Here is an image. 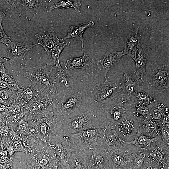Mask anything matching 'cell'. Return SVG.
Returning a JSON list of instances; mask_svg holds the SVG:
<instances>
[{"label": "cell", "mask_w": 169, "mask_h": 169, "mask_svg": "<svg viewBox=\"0 0 169 169\" xmlns=\"http://www.w3.org/2000/svg\"><path fill=\"white\" fill-rule=\"evenodd\" d=\"M49 68L54 79L61 94L68 95L72 93V80L60 64L50 66Z\"/></svg>", "instance_id": "5bb4252c"}, {"label": "cell", "mask_w": 169, "mask_h": 169, "mask_svg": "<svg viewBox=\"0 0 169 169\" xmlns=\"http://www.w3.org/2000/svg\"><path fill=\"white\" fill-rule=\"evenodd\" d=\"M139 26L136 31L128 38L126 41L124 49L123 50L125 55L130 57L134 54L140 43L138 35Z\"/></svg>", "instance_id": "83f0119b"}, {"label": "cell", "mask_w": 169, "mask_h": 169, "mask_svg": "<svg viewBox=\"0 0 169 169\" xmlns=\"http://www.w3.org/2000/svg\"><path fill=\"white\" fill-rule=\"evenodd\" d=\"M8 160L5 156L0 155V162L2 164H6L8 162Z\"/></svg>", "instance_id": "681fc988"}, {"label": "cell", "mask_w": 169, "mask_h": 169, "mask_svg": "<svg viewBox=\"0 0 169 169\" xmlns=\"http://www.w3.org/2000/svg\"><path fill=\"white\" fill-rule=\"evenodd\" d=\"M8 108L9 111L14 115L18 113L21 111L20 107L17 105L12 104Z\"/></svg>", "instance_id": "60d3db41"}, {"label": "cell", "mask_w": 169, "mask_h": 169, "mask_svg": "<svg viewBox=\"0 0 169 169\" xmlns=\"http://www.w3.org/2000/svg\"><path fill=\"white\" fill-rule=\"evenodd\" d=\"M137 101L136 97L128 96L120 90L112 97L101 102L106 116L107 125L115 127L120 121L133 115Z\"/></svg>", "instance_id": "6da1fadb"}, {"label": "cell", "mask_w": 169, "mask_h": 169, "mask_svg": "<svg viewBox=\"0 0 169 169\" xmlns=\"http://www.w3.org/2000/svg\"><path fill=\"white\" fill-rule=\"evenodd\" d=\"M7 153L6 151H4L3 150L0 151V155L1 156H5L7 155Z\"/></svg>", "instance_id": "db71d44e"}, {"label": "cell", "mask_w": 169, "mask_h": 169, "mask_svg": "<svg viewBox=\"0 0 169 169\" xmlns=\"http://www.w3.org/2000/svg\"><path fill=\"white\" fill-rule=\"evenodd\" d=\"M147 54L145 47L140 43L131 57L134 60L136 71L134 75L138 88L141 87L146 71Z\"/></svg>", "instance_id": "4fadbf2b"}, {"label": "cell", "mask_w": 169, "mask_h": 169, "mask_svg": "<svg viewBox=\"0 0 169 169\" xmlns=\"http://www.w3.org/2000/svg\"><path fill=\"white\" fill-rule=\"evenodd\" d=\"M23 94L25 97L28 100H30L33 98V93L29 88H27L24 90Z\"/></svg>", "instance_id": "b9f144b4"}, {"label": "cell", "mask_w": 169, "mask_h": 169, "mask_svg": "<svg viewBox=\"0 0 169 169\" xmlns=\"http://www.w3.org/2000/svg\"><path fill=\"white\" fill-rule=\"evenodd\" d=\"M151 108L146 104L137 101L133 108V115L140 121L149 118Z\"/></svg>", "instance_id": "f1b7e54d"}, {"label": "cell", "mask_w": 169, "mask_h": 169, "mask_svg": "<svg viewBox=\"0 0 169 169\" xmlns=\"http://www.w3.org/2000/svg\"><path fill=\"white\" fill-rule=\"evenodd\" d=\"M27 169H41V167L40 166H34Z\"/></svg>", "instance_id": "11a10c76"}, {"label": "cell", "mask_w": 169, "mask_h": 169, "mask_svg": "<svg viewBox=\"0 0 169 169\" xmlns=\"http://www.w3.org/2000/svg\"><path fill=\"white\" fill-rule=\"evenodd\" d=\"M6 2L10 5L14 7H18L20 4H21V0H8Z\"/></svg>", "instance_id": "ee69618b"}, {"label": "cell", "mask_w": 169, "mask_h": 169, "mask_svg": "<svg viewBox=\"0 0 169 169\" xmlns=\"http://www.w3.org/2000/svg\"><path fill=\"white\" fill-rule=\"evenodd\" d=\"M82 94L79 92L62 95L54 105L53 110L57 115L65 117L77 110L82 102Z\"/></svg>", "instance_id": "5b68a950"}, {"label": "cell", "mask_w": 169, "mask_h": 169, "mask_svg": "<svg viewBox=\"0 0 169 169\" xmlns=\"http://www.w3.org/2000/svg\"><path fill=\"white\" fill-rule=\"evenodd\" d=\"M121 90L119 84L108 80L98 83L93 88L95 103L101 102L114 96Z\"/></svg>", "instance_id": "7c38bea8"}, {"label": "cell", "mask_w": 169, "mask_h": 169, "mask_svg": "<svg viewBox=\"0 0 169 169\" xmlns=\"http://www.w3.org/2000/svg\"><path fill=\"white\" fill-rule=\"evenodd\" d=\"M92 64L89 57L84 51L83 54L81 56L69 59L64 64V67L68 70L87 69L92 66Z\"/></svg>", "instance_id": "603a6c76"}, {"label": "cell", "mask_w": 169, "mask_h": 169, "mask_svg": "<svg viewBox=\"0 0 169 169\" xmlns=\"http://www.w3.org/2000/svg\"><path fill=\"white\" fill-rule=\"evenodd\" d=\"M41 45L47 52L60 42L56 33L53 31L41 32L35 35Z\"/></svg>", "instance_id": "44dd1931"}, {"label": "cell", "mask_w": 169, "mask_h": 169, "mask_svg": "<svg viewBox=\"0 0 169 169\" xmlns=\"http://www.w3.org/2000/svg\"><path fill=\"white\" fill-rule=\"evenodd\" d=\"M109 169H132L131 152L128 148L109 153Z\"/></svg>", "instance_id": "2e32d148"}, {"label": "cell", "mask_w": 169, "mask_h": 169, "mask_svg": "<svg viewBox=\"0 0 169 169\" xmlns=\"http://www.w3.org/2000/svg\"><path fill=\"white\" fill-rule=\"evenodd\" d=\"M136 97L137 101L145 104L151 108L157 102L153 95L141 89H138Z\"/></svg>", "instance_id": "1f68e13d"}, {"label": "cell", "mask_w": 169, "mask_h": 169, "mask_svg": "<svg viewBox=\"0 0 169 169\" xmlns=\"http://www.w3.org/2000/svg\"><path fill=\"white\" fill-rule=\"evenodd\" d=\"M106 137L105 126L92 128L68 136L72 152L84 157L97 146L103 145Z\"/></svg>", "instance_id": "7a4b0ae2"}, {"label": "cell", "mask_w": 169, "mask_h": 169, "mask_svg": "<svg viewBox=\"0 0 169 169\" xmlns=\"http://www.w3.org/2000/svg\"><path fill=\"white\" fill-rule=\"evenodd\" d=\"M119 85L124 94L129 96L136 97L138 86L134 75L125 73Z\"/></svg>", "instance_id": "7402d4cb"}, {"label": "cell", "mask_w": 169, "mask_h": 169, "mask_svg": "<svg viewBox=\"0 0 169 169\" xmlns=\"http://www.w3.org/2000/svg\"><path fill=\"white\" fill-rule=\"evenodd\" d=\"M162 128L161 121L149 118L141 121L138 130L148 137L154 138L159 136Z\"/></svg>", "instance_id": "d6986e66"}, {"label": "cell", "mask_w": 169, "mask_h": 169, "mask_svg": "<svg viewBox=\"0 0 169 169\" xmlns=\"http://www.w3.org/2000/svg\"><path fill=\"white\" fill-rule=\"evenodd\" d=\"M0 78L2 79L8 84H16L17 83L9 71L5 68L4 62L0 66Z\"/></svg>", "instance_id": "836d02e7"}, {"label": "cell", "mask_w": 169, "mask_h": 169, "mask_svg": "<svg viewBox=\"0 0 169 169\" xmlns=\"http://www.w3.org/2000/svg\"><path fill=\"white\" fill-rule=\"evenodd\" d=\"M10 134L11 139L13 141H16L19 140V136L16 132L12 130L10 131Z\"/></svg>", "instance_id": "f6af8a7d"}, {"label": "cell", "mask_w": 169, "mask_h": 169, "mask_svg": "<svg viewBox=\"0 0 169 169\" xmlns=\"http://www.w3.org/2000/svg\"><path fill=\"white\" fill-rule=\"evenodd\" d=\"M36 45L27 42L11 41L7 46L8 55L13 60L24 59L27 53Z\"/></svg>", "instance_id": "ac0fdd59"}, {"label": "cell", "mask_w": 169, "mask_h": 169, "mask_svg": "<svg viewBox=\"0 0 169 169\" xmlns=\"http://www.w3.org/2000/svg\"><path fill=\"white\" fill-rule=\"evenodd\" d=\"M109 153L103 145L95 147L84 157L91 169H109Z\"/></svg>", "instance_id": "30bf717a"}, {"label": "cell", "mask_w": 169, "mask_h": 169, "mask_svg": "<svg viewBox=\"0 0 169 169\" xmlns=\"http://www.w3.org/2000/svg\"><path fill=\"white\" fill-rule=\"evenodd\" d=\"M160 136L154 138L148 137L138 131L134 140L130 142H126L127 145H134L135 146L148 149L160 138Z\"/></svg>", "instance_id": "cb8c5ba5"}, {"label": "cell", "mask_w": 169, "mask_h": 169, "mask_svg": "<svg viewBox=\"0 0 169 169\" xmlns=\"http://www.w3.org/2000/svg\"><path fill=\"white\" fill-rule=\"evenodd\" d=\"M141 121L131 115L120 121L116 126V131L119 136L125 142L133 140L138 130Z\"/></svg>", "instance_id": "8fae6325"}, {"label": "cell", "mask_w": 169, "mask_h": 169, "mask_svg": "<svg viewBox=\"0 0 169 169\" xmlns=\"http://www.w3.org/2000/svg\"><path fill=\"white\" fill-rule=\"evenodd\" d=\"M88 169H91L90 167L88 166Z\"/></svg>", "instance_id": "6f0895ef"}, {"label": "cell", "mask_w": 169, "mask_h": 169, "mask_svg": "<svg viewBox=\"0 0 169 169\" xmlns=\"http://www.w3.org/2000/svg\"><path fill=\"white\" fill-rule=\"evenodd\" d=\"M125 55L123 50L117 51L110 47L102 59L94 61L95 63L100 64L101 65L102 68L100 74L103 76L104 81L107 80V75L109 71L118 63L121 57Z\"/></svg>", "instance_id": "9a60e30c"}, {"label": "cell", "mask_w": 169, "mask_h": 169, "mask_svg": "<svg viewBox=\"0 0 169 169\" xmlns=\"http://www.w3.org/2000/svg\"><path fill=\"white\" fill-rule=\"evenodd\" d=\"M140 169H160L159 166L155 162L146 159L142 166Z\"/></svg>", "instance_id": "e575fe53"}, {"label": "cell", "mask_w": 169, "mask_h": 169, "mask_svg": "<svg viewBox=\"0 0 169 169\" xmlns=\"http://www.w3.org/2000/svg\"><path fill=\"white\" fill-rule=\"evenodd\" d=\"M9 167H7L3 166L0 163V169H9Z\"/></svg>", "instance_id": "9f6ffc18"}, {"label": "cell", "mask_w": 169, "mask_h": 169, "mask_svg": "<svg viewBox=\"0 0 169 169\" xmlns=\"http://www.w3.org/2000/svg\"><path fill=\"white\" fill-rule=\"evenodd\" d=\"M148 80L151 88L155 94L164 91L169 85V68L167 66L157 65L150 74H148Z\"/></svg>", "instance_id": "52a82bcc"}, {"label": "cell", "mask_w": 169, "mask_h": 169, "mask_svg": "<svg viewBox=\"0 0 169 169\" xmlns=\"http://www.w3.org/2000/svg\"><path fill=\"white\" fill-rule=\"evenodd\" d=\"M11 40L5 33L3 28L2 22L0 23V42L8 46Z\"/></svg>", "instance_id": "8d00e7d4"}, {"label": "cell", "mask_w": 169, "mask_h": 169, "mask_svg": "<svg viewBox=\"0 0 169 169\" xmlns=\"http://www.w3.org/2000/svg\"><path fill=\"white\" fill-rule=\"evenodd\" d=\"M67 43L64 41L60 42L51 49L47 52L49 57L50 65L60 64L59 61L60 55Z\"/></svg>", "instance_id": "f546056e"}, {"label": "cell", "mask_w": 169, "mask_h": 169, "mask_svg": "<svg viewBox=\"0 0 169 169\" xmlns=\"http://www.w3.org/2000/svg\"><path fill=\"white\" fill-rule=\"evenodd\" d=\"M94 24V22L92 20H90L80 24L70 26L68 30L67 35L62 39V41H64L69 38L75 41L80 40L82 42V50L83 52L84 51L83 41L84 39L83 37V35L87 28L93 26Z\"/></svg>", "instance_id": "ffe728a7"}, {"label": "cell", "mask_w": 169, "mask_h": 169, "mask_svg": "<svg viewBox=\"0 0 169 169\" xmlns=\"http://www.w3.org/2000/svg\"><path fill=\"white\" fill-rule=\"evenodd\" d=\"M21 141L22 143L25 147L29 148L31 146V141L28 137L23 138Z\"/></svg>", "instance_id": "7bdbcfd3"}, {"label": "cell", "mask_w": 169, "mask_h": 169, "mask_svg": "<svg viewBox=\"0 0 169 169\" xmlns=\"http://www.w3.org/2000/svg\"><path fill=\"white\" fill-rule=\"evenodd\" d=\"M5 15V13L0 10V23L2 22V20Z\"/></svg>", "instance_id": "816d5d0a"}, {"label": "cell", "mask_w": 169, "mask_h": 169, "mask_svg": "<svg viewBox=\"0 0 169 169\" xmlns=\"http://www.w3.org/2000/svg\"><path fill=\"white\" fill-rule=\"evenodd\" d=\"M19 129L22 132L28 134L30 131L29 125L27 122L23 120H20L18 124Z\"/></svg>", "instance_id": "ab89813d"}, {"label": "cell", "mask_w": 169, "mask_h": 169, "mask_svg": "<svg viewBox=\"0 0 169 169\" xmlns=\"http://www.w3.org/2000/svg\"><path fill=\"white\" fill-rule=\"evenodd\" d=\"M8 108V107L4 105L0 104V111H3L5 110Z\"/></svg>", "instance_id": "f907efd6"}, {"label": "cell", "mask_w": 169, "mask_h": 169, "mask_svg": "<svg viewBox=\"0 0 169 169\" xmlns=\"http://www.w3.org/2000/svg\"><path fill=\"white\" fill-rule=\"evenodd\" d=\"M106 137L103 145L107 150L109 153L124 150L126 147V142L123 140L118 135L115 127L107 125Z\"/></svg>", "instance_id": "e0dca14e"}, {"label": "cell", "mask_w": 169, "mask_h": 169, "mask_svg": "<svg viewBox=\"0 0 169 169\" xmlns=\"http://www.w3.org/2000/svg\"><path fill=\"white\" fill-rule=\"evenodd\" d=\"M24 76L31 81L35 89L44 94H62L54 79L50 68L38 66L30 69Z\"/></svg>", "instance_id": "3957f363"}, {"label": "cell", "mask_w": 169, "mask_h": 169, "mask_svg": "<svg viewBox=\"0 0 169 169\" xmlns=\"http://www.w3.org/2000/svg\"><path fill=\"white\" fill-rule=\"evenodd\" d=\"M167 107L164 104L157 102L150 109V118L161 121Z\"/></svg>", "instance_id": "4dcf8cb0"}, {"label": "cell", "mask_w": 169, "mask_h": 169, "mask_svg": "<svg viewBox=\"0 0 169 169\" xmlns=\"http://www.w3.org/2000/svg\"><path fill=\"white\" fill-rule=\"evenodd\" d=\"M70 169H88V166L84 156L80 154L71 152L68 159Z\"/></svg>", "instance_id": "484cf974"}, {"label": "cell", "mask_w": 169, "mask_h": 169, "mask_svg": "<svg viewBox=\"0 0 169 169\" xmlns=\"http://www.w3.org/2000/svg\"><path fill=\"white\" fill-rule=\"evenodd\" d=\"M7 60L5 57L3 56H0V66L2 63L4 62Z\"/></svg>", "instance_id": "f5cc1de1"}, {"label": "cell", "mask_w": 169, "mask_h": 169, "mask_svg": "<svg viewBox=\"0 0 169 169\" xmlns=\"http://www.w3.org/2000/svg\"><path fill=\"white\" fill-rule=\"evenodd\" d=\"M9 97L8 94V92L4 90H0V98L3 100H6Z\"/></svg>", "instance_id": "bcb514c9"}, {"label": "cell", "mask_w": 169, "mask_h": 169, "mask_svg": "<svg viewBox=\"0 0 169 169\" xmlns=\"http://www.w3.org/2000/svg\"><path fill=\"white\" fill-rule=\"evenodd\" d=\"M162 127H169V110L167 107L161 120Z\"/></svg>", "instance_id": "f35d334b"}, {"label": "cell", "mask_w": 169, "mask_h": 169, "mask_svg": "<svg viewBox=\"0 0 169 169\" xmlns=\"http://www.w3.org/2000/svg\"><path fill=\"white\" fill-rule=\"evenodd\" d=\"M81 4L80 0H60L57 3H55L49 6H46V8L48 12H50L56 8L65 9L70 8H73L77 12H80V9Z\"/></svg>", "instance_id": "4316f807"}, {"label": "cell", "mask_w": 169, "mask_h": 169, "mask_svg": "<svg viewBox=\"0 0 169 169\" xmlns=\"http://www.w3.org/2000/svg\"><path fill=\"white\" fill-rule=\"evenodd\" d=\"M21 4L27 10L31 12L38 11L42 5L41 0H22Z\"/></svg>", "instance_id": "d6a6232c"}, {"label": "cell", "mask_w": 169, "mask_h": 169, "mask_svg": "<svg viewBox=\"0 0 169 169\" xmlns=\"http://www.w3.org/2000/svg\"><path fill=\"white\" fill-rule=\"evenodd\" d=\"M130 150L132 158V169H140L146 158L147 150L135 146Z\"/></svg>", "instance_id": "d4e9b609"}, {"label": "cell", "mask_w": 169, "mask_h": 169, "mask_svg": "<svg viewBox=\"0 0 169 169\" xmlns=\"http://www.w3.org/2000/svg\"><path fill=\"white\" fill-rule=\"evenodd\" d=\"M57 158L68 162L71 153L68 136L60 129L49 142Z\"/></svg>", "instance_id": "9c48e42d"}, {"label": "cell", "mask_w": 169, "mask_h": 169, "mask_svg": "<svg viewBox=\"0 0 169 169\" xmlns=\"http://www.w3.org/2000/svg\"><path fill=\"white\" fill-rule=\"evenodd\" d=\"M147 158L156 163L160 169L169 168V144L160 137L147 149Z\"/></svg>", "instance_id": "ba28073f"}, {"label": "cell", "mask_w": 169, "mask_h": 169, "mask_svg": "<svg viewBox=\"0 0 169 169\" xmlns=\"http://www.w3.org/2000/svg\"><path fill=\"white\" fill-rule=\"evenodd\" d=\"M13 146L15 150L17 152H22L27 154L28 151L24 147L21 141L18 140L14 141L13 143Z\"/></svg>", "instance_id": "74e56055"}, {"label": "cell", "mask_w": 169, "mask_h": 169, "mask_svg": "<svg viewBox=\"0 0 169 169\" xmlns=\"http://www.w3.org/2000/svg\"><path fill=\"white\" fill-rule=\"evenodd\" d=\"M42 147L39 152H32L26 155L23 162V166L26 169L34 166H44L57 158L49 142H44Z\"/></svg>", "instance_id": "8992f818"}, {"label": "cell", "mask_w": 169, "mask_h": 169, "mask_svg": "<svg viewBox=\"0 0 169 169\" xmlns=\"http://www.w3.org/2000/svg\"><path fill=\"white\" fill-rule=\"evenodd\" d=\"M8 84L6 82L2 79L0 78V88L3 89H5L8 86Z\"/></svg>", "instance_id": "7dc6e473"}, {"label": "cell", "mask_w": 169, "mask_h": 169, "mask_svg": "<svg viewBox=\"0 0 169 169\" xmlns=\"http://www.w3.org/2000/svg\"><path fill=\"white\" fill-rule=\"evenodd\" d=\"M24 115V113L23 112H20L18 113L14 114L13 116V118L15 120H18L20 119Z\"/></svg>", "instance_id": "c3c4849f"}, {"label": "cell", "mask_w": 169, "mask_h": 169, "mask_svg": "<svg viewBox=\"0 0 169 169\" xmlns=\"http://www.w3.org/2000/svg\"><path fill=\"white\" fill-rule=\"evenodd\" d=\"M93 111L88 110L71 118L64 117L61 129L67 135L75 134L93 127Z\"/></svg>", "instance_id": "277c9868"}, {"label": "cell", "mask_w": 169, "mask_h": 169, "mask_svg": "<svg viewBox=\"0 0 169 169\" xmlns=\"http://www.w3.org/2000/svg\"><path fill=\"white\" fill-rule=\"evenodd\" d=\"M159 136L162 141L169 144V127H162Z\"/></svg>", "instance_id": "d590c367"}]
</instances>
